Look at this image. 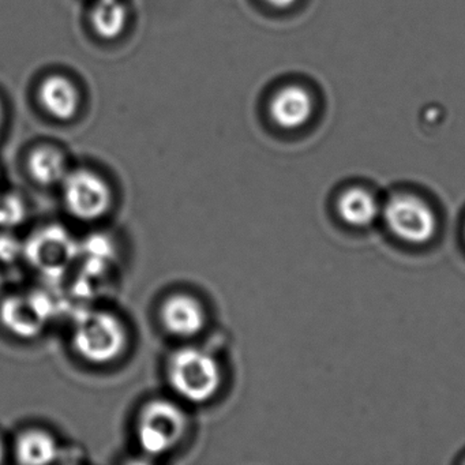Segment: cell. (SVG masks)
Instances as JSON below:
<instances>
[{
    "instance_id": "6da1fadb",
    "label": "cell",
    "mask_w": 465,
    "mask_h": 465,
    "mask_svg": "<svg viewBox=\"0 0 465 465\" xmlns=\"http://www.w3.org/2000/svg\"><path fill=\"white\" fill-rule=\"evenodd\" d=\"M72 341L84 361L94 366H107L126 352L129 331L122 318L108 310H83L75 315Z\"/></svg>"
},
{
    "instance_id": "7a4b0ae2",
    "label": "cell",
    "mask_w": 465,
    "mask_h": 465,
    "mask_svg": "<svg viewBox=\"0 0 465 465\" xmlns=\"http://www.w3.org/2000/svg\"><path fill=\"white\" fill-rule=\"evenodd\" d=\"M167 380L179 399L190 404H205L222 389V364L203 348H178L168 358Z\"/></svg>"
},
{
    "instance_id": "3957f363",
    "label": "cell",
    "mask_w": 465,
    "mask_h": 465,
    "mask_svg": "<svg viewBox=\"0 0 465 465\" xmlns=\"http://www.w3.org/2000/svg\"><path fill=\"white\" fill-rule=\"evenodd\" d=\"M189 430V416L176 401L153 399L138 413L135 438L148 457H163L181 445Z\"/></svg>"
},
{
    "instance_id": "277c9868",
    "label": "cell",
    "mask_w": 465,
    "mask_h": 465,
    "mask_svg": "<svg viewBox=\"0 0 465 465\" xmlns=\"http://www.w3.org/2000/svg\"><path fill=\"white\" fill-rule=\"evenodd\" d=\"M24 258L48 282H59L80 260V242L61 225H45L24 243Z\"/></svg>"
},
{
    "instance_id": "5b68a950",
    "label": "cell",
    "mask_w": 465,
    "mask_h": 465,
    "mask_svg": "<svg viewBox=\"0 0 465 465\" xmlns=\"http://www.w3.org/2000/svg\"><path fill=\"white\" fill-rule=\"evenodd\" d=\"M382 217L391 235L412 246H423L434 239L438 219L431 206L415 194L393 195L382 205Z\"/></svg>"
},
{
    "instance_id": "8992f818",
    "label": "cell",
    "mask_w": 465,
    "mask_h": 465,
    "mask_svg": "<svg viewBox=\"0 0 465 465\" xmlns=\"http://www.w3.org/2000/svg\"><path fill=\"white\" fill-rule=\"evenodd\" d=\"M61 187L67 212L81 222H97L107 216L113 208V189L94 171L86 168L70 170Z\"/></svg>"
},
{
    "instance_id": "52a82bcc",
    "label": "cell",
    "mask_w": 465,
    "mask_h": 465,
    "mask_svg": "<svg viewBox=\"0 0 465 465\" xmlns=\"http://www.w3.org/2000/svg\"><path fill=\"white\" fill-rule=\"evenodd\" d=\"M56 312V302L43 291L9 296L0 304L5 328L24 340L39 337Z\"/></svg>"
},
{
    "instance_id": "ba28073f",
    "label": "cell",
    "mask_w": 465,
    "mask_h": 465,
    "mask_svg": "<svg viewBox=\"0 0 465 465\" xmlns=\"http://www.w3.org/2000/svg\"><path fill=\"white\" fill-rule=\"evenodd\" d=\"M160 323L176 339H194L203 333L208 312L200 299L186 292H176L164 299L159 310Z\"/></svg>"
},
{
    "instance_id": "9c48e42d",
    "label": "cell",
    "mask_w": 465,
    "mask_h": 465,
    "mask_svg": "<svg viewBox=\"0 0 465 465\" xmlns=\"http://www.w3.org/2000/svg\"><path fill=\"white\" fill-rule=\"evenodd\" d=\"M315 113V100L304 86L285 85L272 96L269 114L282 130H298L306 126Z\"/></svg>"
},
{
    "instance_id": "30bf717a",
    "label": "cell",
    "mask_w": 465,
    "mask_h": 465,
    "mask_svg": "<svg viewBox=\"0 0 465 465\" xmlns=\"http://www.w3.org/2000/svg\"><path fill=\"white\" fill-rule=\"evenodd\" d=\"M39 102L45 113L62 122L77 116L81 108V94L74 81L61 74L50 75L39 88Z\"/></svg>"
},
{
    "instance_id": "8fae6325",
    "label": "cell",
    "mask_w": 465,
    "mask_h": 465,
    "mask_svg": "<svg viewBox=\"0 0 465 465\" xmlns=\"http://www.w3.org/2000/svg\"><path fill=\"white\" fill-rule=\"evenodd\" d=\"M336 209L345 224L356 228L370 227L382 214L380 201L364 187H351L342 192L337 198Z\"/></svg>"
},
{
    "instance_id": "7c38bea8",
    "label": "cell",
    "mask_w": 465,
    "mask_h": 465,
    "mask_svg": "<svg viewBox=\"0 0 465 465\" xmlns=\"http://www.w3.org/2000/svg\"><path fill=\"white\" fill-rule=\"evenodd\" d=\"M28 173L42 186H61L69 175V163L61 149L43 145L29 153Z\"/></svg>"
},
{
    "instance_id": "4fadbf2b",
    "label": "cell",
    "mask_w": 465,
    "mask_h": 465,
    "mask_svg": "<svg viewBox=\"0 0 465 465\" xmlns=\"http://www.w3.org/2000/svg\"><path fill=\"white\" fill-rule=\"evenodd\" d=\"M15 456L21 464H51L61 457V445L47 430L29 429L18 437Z\"/></svg>"
},
{
    "instance_id": "5bb4252c",
    "label": "cell",
    "mask_w": 465,
    "mask_h": 465,
    "mask_svg": "<svg viewBox=\"0 0 465 465\" xmlns=\"http://www.w3.org/2000/svg\"><path fill=\"white\" fill-rule=\"evenodd\" d=\"M129 23V10L122 0H96L92 7L91 25L104 40L118 39Z\"/></svg>"
},
{
    "instance_id": "9a60e30c",
    "label": "cell",
    "mask_w": 465,
    "mask_h": 465,
    "mask_svg": "<svg viewBox=\"0 0 465 465\" xmlns=\"http://www.w3.org/2000/svg\"><path fill=\"white\" fill-rule=\"evenodd\" d=\"M28 216V206L20 195L0 197V228L12 230L20 227Z\"/></svg>"
},
{
    "instance_id": "2e32d148",
    "label": "cell",
    "mask_w": 465,
    "mask_h": 465,
    "mask_svg": "<svg viewBox=\"0 0 465 465\" xmlns=\"http://www.w3.org/2000/svg\"><path fill=\"white\" fill-rule=\"evenodd\" d=\"M24 258V243L12 233H0V262L15 263Z\"/></svg>"
},
{
    "instance_id": "e0dca14e",
    "label": "cell",
    "mask_w": 465,
    "mask_h": 465,
    "mask_svg": "<svg viewBox=\"0 0 465 465\" xmlns=\"http://www.w3.org/2000/svg\"><path fill=\"white\" fill-rule=\"evenodd\" d=\"M262 2L274 9L285 10L295 6L299 0H262Z\"/></svg>"
},
{
    "instance_id": "ac0fdd59",
    "label": "cell",
    "mask_w": 465,
    "mask_h": 465,
    "mask_svg": "<svg viewBox=\"0 0 465 465\" xmlns=\"http://www.w3.org/2000/svg\"><path fill=\"white\" fill-rule=\"evenodd\" d=\"M5 118H6V115H5L4 103L0 100V135H2V130H4Z\"/></svg>"
},
{
    "instance_id": "d6986e66",
    "label": "cell",
    "mask_w": 465,
    "mask_h": 465,
    "mask_svg": "<svg viewBox=\"0 0 465 465\" xmlns=\"http://www.w3.org/2000/svg\"><path fill=\"white\" fill-rule=\"evenodd\" d=\"M5 457V449L4 445H2V442H0V462L4 461Z\"/></svg>"
},
{
    "instance_id": "ffe728a7",
    "label": "cell",
    "mask_w": 465,
    "mask_h": 465,
    "mask_svg": "<svg viewBox=\"0 0 465 465\" xmlns=\"http://www.w3.org/2000/svg\"><path fill=\"white\" fill-rule=\"evenodd\" d=\"M0 287H2V282H0Z\"/></svg>"
}]
</instances>
